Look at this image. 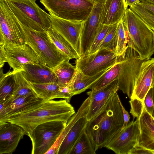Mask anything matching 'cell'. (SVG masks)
Here are the masks:
<instances>
[{
  "mask_svg": "<svg viewBox=\"0 0 154 154\" xmlns=\"http://www.w3.org/2000/svg\"><path fill=\"white\" fill-rule=\"evenodd\" d=\"M118 98L119 103L122 110L124 120V124L122 128V129L125 127L129 123L130 119V116L128 112L125 110L122 104L119 97Z\"/></svg>",
  "mask_w": 154,
  "mask_h": 154,
  "instance_id": "obj_38",
  "label": "cell"
},
{
  "mask_svg": "<svg viewBox=\"0 0 154 154\" xmlns=\"http://www.w3.org/2000/svg\"><path fill=\"white\" fill-rule=\"evenodd\" d=\"M96 151L85 129L75 142L69 154H95Z\"/></svg>",
  "mask_w": 154,
  "mask_h": 154,
  "instance_id": "obj_29",
  "label": "cell"
},
{
  "mask_svg": "<svg viewBox=\"0 0 154 154\" xmlns=\"http://www.w3.org/2000/svg\"><path fill=\"white\" fill-rule=\"evenodd\" d=\"M153 154H154V151H153Z\"/></svg>",
  "mask_w": 154,
  "mask_h": 154,
  "instance_id": "obj_44",
  "label": "cell"
},
{
  "mask_svg": "<svg viewBox=\"0 0 154 154\" xmlns=\"http://www.w3.org/2000/svg\"><path fill=\"white\" fill-rule=\"evenodd\" d=\"M117 24L111 26L100 44L98 50L106 49L115 52L116 46V31Z\"/></svg>",
  "mask_w": 154,
  "mask_h": 154,
  "instance_id": "obj_33",
  "label": "cell"
},
{
  "mask_svg": "<svg viewBox=\"0 0 154 154\" xmlns=\"http://www.w3.org/2000/svg\"><path fill=\"white\" fill-rule=\"evenodd\" d=\"M144 106L146 111L152 116L154 110L153 88L149 90L146 95L144 98Z\"/></svg>",
  "mask_w": 154,
  "mask_h": 154,
  "instance_id": "obj_36",
  "label": "cell"
},
{
  "mask_svg": "<svg viewBox=\"0 0 154 154\" xmlns=\"http://www.w3.org/2000/svg\"><path fill=\"white\" fill-rule=\"evenodd\" d=\"M26 135L20 126L8 122L0 123V154H12Z\"/></svg>",
  "mask_w": 154,
  "mask_h": 154,
  "instance_id": "obj_16",
  "label": "cell"
},
{
  "mask_svg": "<svg viewBox=\"0 0 154 154\" xmlns=\"http://www.w3.org/2000/svg\"><path fill=\"white\" fill-rule=\"evenodd\" d=\"M19 21L26 43L35 52L40 63L52 69L64 60L69 58L55 46L48 37L46 31L35 30Z\"/></svg>",
  "mask_w": 154,
  "mask_h": 154,
  "instance_id": "obj_3",
  "label": "cell"
},
{
  "mask_svg": "<svg viewBox=\"0 0 154 154\" xmlns=\"http://www.w3.org/2000/svg\"><path fill=\"white\" fill-rule=\"evenodd\" d=\"M152 116L154 118V110L152 114Z\"/></svg>",
  "mask_w": 154,
  "mask_h": 154,
  "instance_id": "obj_43",
  "label": "cell"
},
{
  "mask_svg": "<svg viewBox=\"0 0 154 154\" xmlns=\"http://www.w3.org/2000/svg\"><path fill=\"white\" fill-rule=\"evenodd\" d=\"M19 71L27 81L31 83H57V77L52 69L40 63L26 64Z\"/></svg>",
  "mask_w": 154,
  "mask_h": 154,
  "instance_id": "obj_18",
  "label": "cell"
},
{
  "mask_svg": "<svg viewBox=\"0 0 154 154\" xmlns=\"http://www.w3.org/2000/svg\"><path fill=\"white\" fill-rule=\"evenodd\" d=\"M75 113L74 107L66 100H45L24 112L14 114L0 119L21 127L29 136L38 125L52 121L67 122Z\"/></svg>",
  "mask_w": 154,
  "mask_h": 154,
  "instance_id": "obj_1",
  "label": "cell"
},
{
  "mask_svg": "<svg viewBox=\"0 0 154 154\" xmlns=\"http://www.w3.org/2000/svg\"><path fill=\"white\" fill-rule=\"evenodd\" d=\"M125 0H104L102 8L100 23L112 26L122 20L128 9Z\"/></svg>",
  "mask_w": 154,
  "mask_h": 154,
  "instance_id": "obj_19",
  "label": "cell"
},
{
  "mask_svg": "<svg viewBox=\"0 0 154 154\" xmlns=\"http://www.w3.org/2000/svg\"><path fill=\"white\" fill-rule=\"evenodd\" d=\"M15 83L13 71L3 73L2 68L0 71V102L12 96Z\"/></svg>",
  "mask_w": 154,
  "mask_h": 154,
  "instance_id": "obj_27",
  "label": "cell"
},
{
  "mask_svg": "<svg viewBox=\"0 0 154 154\" xmlns=\"http://www.w3.org/2000/svg\"><path fill=\"white\" fill-rule=\"evenodd\" d=\"M70 60L66 59L52 68L58 79L57 84L61 86H66L70 83L76 72V66L69 63Z\"/></svg>",
  "mask_w": 154,
  "mask_h": 154,
  "instance_id": "obj_26",
  "label": "cell"
},
{
  "mask_svg": "<svg viewBox=\"0 0 154 154\" xmlns=\"http://www.w3.org/2000/svg\"><path fill=\"white\" fill-rule=\"evenodd\" d=\"M44 100L38 97L35 94L18 97L0 112V119L13 114L22 112Z\"/></svg>",
  "mask_w": 154,
  "mask_h": 154,
  "instance_id": "obj_22",
  "label": "cell"
},
{
  "mask_svg": "<svg viewBox=\"0 0 154 154\" xmlns=\"http://www.w3.org/2000/svg\"><path fill=\"white\" fill-rule=\"evenodd\" d=\"M50 14L51 27L68 41L80 56V38L84 22H72Z\"/></svg>",
  "mask_w": 154,
  "mask_h": 154,
  "instance_id": "obj_14",
  "label": "cell"
},
{
  "mask_svg": "<svg viewBox=\"0 0 154 154\" xmlns=\"http://www.w3.org/2000/svg\"><path fill=\"white\" fill-rule=\"evenodd\" d=\"M15 83L12 96L15 99L31 94H35L29 82L20 71L14 72Z\"/></svg>",
  "mask_w": 154,
  "mask_h": 154,
  "instance_id": "obj_30",
  "label": "cell"
},
{
  "mask_svg": "<svg viewBox=\"0 0 154 154\" xmlns=\"http://www.w3.org/2000/svg\"><path fill=\"white\" fill-rule=\"evenodd\" d=\"M110 68L92 76L85 75L76 69L75 74L68 85L73 95L79 94L87 89H90L92 85Z\"/></svg>",
  "mask_w": 154,
  "mask_h": 154,
  "instance_id": "obj_24",
  "label": "cell"
},
{
  "mask_svg": "<svg viewBox=\"0 0 154 154\" xmlns=\"http://www.w3.org/2000/svg\"><path fill=\"white\" fill-rule=\"evenodd\" d=\"M154 86V58H152L145 60L142 63L130 99L136 98L144 103L146 95Z\"/></svg>",
  "mask_w": 154,
  "mask_h": 154,
  "instance_id": "obj_15",
  "label": "cell"
},
{
  "mask_svg": "<svg viewBox=\"0 0 154 154\" xmlns=\"http://www.w3.org/2000/svg\"><path fill=\"white\" fill-rule=\"evenodd\" d=\"M118 58L119 63V90L131 99L141 66L145 60H141L137 52L128 46L125 52Z\"/></svg>",
  "mask_w": 154,
  "mask_h": 154,
  "instance_id": "obj_7",
  "label": "cell"
},
{
  "mask_svg": "<svg viewBox=\"0 0 154 154\" xmlns=\"http://www.w3.org/2000/svg\"><path fill=\"white\" fill-rule=\"evenodd\" d=\"M117 58L113 51L102 49L80 57L76 59L75 66L76 69L85 75L92 76L112 67L116 63Z\"/></svg>",
  "mask_w": 154,
  "mask_h": 154,
  "instance_id": "obj_10",
  "label": "cell"
},
{
  "mask_svg": "<svg viewBox=\"0 0 154 154\" xmlns=\"http://www.w3.org/2000/svg\"><path fill=\"white\" fill-rule=\"evenodd\" d=\"M6 62V58L5 52L2 45H0V68L4 66Z\"/></svg>",
  "mask_w": 154,
  "mask_h": 154,
  "instance_id": "obj_39",
  "label": "cell"
},
{
  "mask_svg": "<svg viewBox=\"0 0 154 154\" xmlns=\"http://www.w3.org/2000/svg\"><path fill=\"white\" fill-rule=\"evenodd\" d=\"M49 14L74 22L85 21L91 13L95 0H39Z\"/></svg>",
  "mask_w": 154,
  "mask_h": 154,
  "instance_id": "obj_6",
  "label": "cell"
},
{
  "mask_svg": "<svg viewBox=\"0 0 154 154\" xmlns=\"http://www.w3.org/2000/svg\"><path fill=\"white\" fill-rule=\"evenodd\" d=\"M116 37V46L114 53L118 57L122 56L125 52L128 47L122 20L117 24Z\"/></svg>",
  "mask_w": 154,
  "mask_h": 154,
  "instance_id": "obj_32",
  "label": "cell"
},
{
  "mask_svg": "<svg viewBox=\"0 0 154 154\" xmlns=\"http://www.w3.org/2000/svg\"><path fill=\"white\" fill-rule=\"evenodd\" d=\"M153 102H154V86H153Z\"/></svg>",
  "mask_w": 154,
  "mask_h": 154,
  "instance_id": "obj_42",
  "label": "cell"
},
{
  "mask_svg": "<svg viewBox=\"0 0 154 154\" xmlns=\"http://www.w3.org/2000/svg\"><path fill=\"white\" fill-rule=\"evenodd\" d=\"M129 102L131 106L130 113L133 116V119H139L144 107L143 103L140 100L136 98L131 99Z\"/></svg>",
  "mask_w": 154,
  "mask_h": 154,
  "instance_id": "obj_35",
  "label": "cell"
},
{
  "mask_svg": "<svg viewBox=\"0 0 154 154\" xmlns=\"http://www.w3.org/2000/svg\"><path fill=\"white\" fill-rule=\"evenodd\" d=\"M88 122L87 115L80 118L76 122L61 143L58 154H69L75 142L85 129Z\"/></svg>",
  "mask_w": 154,
  "mask_h": 154,
  "instance_id": "obj_23",
  "label": "cell"
},
{
  "mask_svg": "<svg viewBox=\"0 0 154 154\" xmlns=\"http://www.w3.org/2000/svg\"><path fill=\"white\" fill-rule=\"evenodd\" d=\"M90 15L83 22L80 38V57L87 55L98 30L104 0H95Z\"/></svg>",
  "mask_w": 154,
  "mask_h": 154,
  "instance_id": "obj_13",
  "label": "cell"
},
{
  "mask_svg": "<svg viewBox=\"0 0 154 154\" xmlns=\"http://www.w3.org/2000/svg\"><path fill=\"white\" fill-rule=\"evenodd\" d=\"M140 134L139 119H134L107 144L105 147L117 154H129L137 144Z\"/></svg>",
  "mask_w": 154,
  "mask_h": 154,
  "instance_id": "obj_11",
  "label": "cell"
},
{
  "mask_svg": "<svg viewBox=\"0 0 154 154\" xmlns=\"http://www.w3.org/2000/svg\"><path fill=\"white\" fill-rule=\"evenodd\" d=\"M29 82L34 93L40 98L46 100L63 98L69 103L65 86H61L55 83L36 84Z\"/></svg>",
  "mask_w": 154,
  "mask_h": 154,
  "instance_id": "obj_21",
  "label": "cell"
},
{
  "mask_svg": "<svg viewBox=\"0 0 154 154\" xmlns=\"http://www.w3.org/2000/svg\"><path fill=\"white\" fill-rule=\"evenodd\" d=\"M139 121L140 134L137 144L154 151V118L144 107Z\"/></svg>",
  "mask_w": 154,
  "mask_h": 154,
  "instance_id": "obj_20",
  "label": "cell"
},
{
  "mask_svg": "<svg viewBox=\"0 0 154 154\" xmlns=\"http://www.w3.org/2000/svg\"><path fill=\"white\" fill-rule=\"evenodd\" d=\"M67 122L52 121L37 126L28 136L32 141V154H45L54 144Z\"/></svg>",
  "mask_w": 154,
  "mask_h": 154,
  "instance_id": "obj_8",
  "label": "cell"
},
{
  "mask_svg": "<svg viewBox=\"0 0 154 154\" xmlns=\"http://www.w3.org/2000/svg\"><path fill=\"white\" fill-rule=\"evenodd\" d=\"M153 154V151L146 149L137 144L130 151L129 154Z\"/></svg>",
  "mask_w": 154,
  "mask_h": 154,
  "instance_id": "obj_37",
  "label": "cell"
},
{
  "mask_svg": "<svg viewBox=\"0 0 154 154\" xmlns=\"http://www.w3.org/2000/svg\"><path fill=\"white\" fill-rule=\"evenodd\" d=\"M111 26L100 23L96 35L87 54L93 53L98 50L100 44Z\"/></svg>",
  "mask_w": 154,
  "mask_h": 154,
  "instance_id": "obj_34",
  "label": "cell"
},
{
  "mask_svg": "<svg viewBox=\"0 0 154 154\" xmlns=\"http://www.w3.org/2000/svg\"><path fill=\"white\" fill-rule=\"evenodd\" d=\"M11 10L24 26L38 31L51 27L50 15L41 9L36 0H6Z\"/></svg>",
  "mask_w": 154,
  "mask_h": 154,
  "instance_id": "obj_5",
  "label": "cell"
},
{
  "mask_svg": "<svg viewBox=\"0 0 154 154\" xmlns=\"http://www.w3.org/2000/svg\"><path fill=\"white\" fill-rule=\"evenodd\" d=\"M2 45L6 62L8 63L14 72L21 71L26 64L40 63L35 52L26 43L21 45L5 43Z\"/></svg>",
  "mask_w": 154,
  "mask_h": 154,
  "instance_id": "obj_12",
  "label": "cell"
},
{
  "mask_svg": "<svg viewBox=\"0 0 154 154\" xmlns=\"http://www.w3.org/2000/svg\"><path fill=\"white\" fill-rule=\"evenodd\" d=\"M117 92L107 100L100 111L88 121L85 130L96 151L105 147L121 130L124 124Z\"/></svg>",
  "mask_w": 154,
  "mask_h": 154,
  "instance_id": "obj_2",
  "label": "cell"
},
{
  "mask_svg": "<svg viewBox=\"0 0 154 154\" xmlns=\"http://www.w3.org/2000/svg\"><path fill=\"white\" fill-rule=\"evenodd\" d=\"M122 20L140 59L150 58L154 54V32L130 8Z\"/></svg>",
  "mask_w": 154,
  "mask_h": 154,
  "instance_id": "obj_4",
  "label": "cell"
},
{
  "mask_svg": "<svg viewBox=\"0 0 154 154\" xmlns=\"http://www.w3.org/2000/svg\"><path fill=\"white\" fill-rule=\"evenodd\" d=\"M119 69V63L118 58L116 63L108 69L90 88L91 90L101 88L117 79Z\"/></svg>",
  "mask_w": 154,
  "mask_h": 154,
  "instance_id": "obj_31",
  "label": "cell"
},
{
  "mask_svg": "<svg viewBox=\"0 0 154 154\" xmlns=\"http://www.w3.org/2000/svg\"><path fill=\"white\" fill-rule=\"evenodd\" d=\"M140 2L148 3L154 5V0H140Z\"/></svg>",
  "mask_w": 154,
  "mask_h": 154,
  "instance_id": "obj_41",
  "label": "cell"
},
{
  "mask_svg": "<svg viewBox=\"0 0 154 154\" xmlns=\"http://www.w3.org/2000/svg\"><path fill=\"white\" fill-rule=\"evenodd\" d=\"M48 35L55 46L70 59H77L80 56L72 45L52 27L46 31Z\"/></svg>",
  "mask_w": 154,
  "mask_h": 154,
  "instance_id": "obj_25",
  "label": "cell"
},
{
  "mask_svg": "<svg viewBox=\"0 0 154 154\" xmlns=\"http://www.w3.org/2000/svg\"><path fill=\"white\" fill-rule=\"evenodd\" d=\"M130 8L154 32V5L140 2Z\"/></svg>",
  "mask_w": 154,
  "mask_h": 154,
  "instance_id": "obj_28",
  "label": "cell"
},
{
  "mask_svg": "<svg viewBox=\"0 0 154 154\" xmlns=\"http://www.w3.org/2000/svg\"><path fill=\"white\" fill-rule=\"evenodd\" d=\"M26 43L19 21L11 10L6 0H0V45Z\"/></svg>",
  "mask_w": 154,
  "mask_h": 154,
  "instance_id": "obj_9",
  "label": "cell"
},
{
  "mask_svg": "<svg viewBox=\"0 0 154 154\" xmlns=\"http://www.w3.org/2000/svg\"><path fill=\"white\" fill-rule=\"evenodd\" d=\"M118 90V80L117 79L101 88L91 90L87 92L90 98L87 115L88 121L100 111L108 99Z\"/></svg>",
  "mask_w": 154,
  "mask_h": 154,
  "instance_id": "obj_17",
  "label": "cell"
},
{
  "mask_svg": "<svg viewBox=\"0 0 154 154\" xmlns=\"http://www.w3.org/2000/svg\"><path fill=\"white\" fill-rule=\"evenodd\" d=\"M126 5L131 7L139 3L140 0H125Z\"/></svg>",
  "mask_w": 154,
  "mask_h": 154,
  "instance_id": "obj_40",
  "label": "cell"
}]
</instances>
